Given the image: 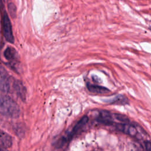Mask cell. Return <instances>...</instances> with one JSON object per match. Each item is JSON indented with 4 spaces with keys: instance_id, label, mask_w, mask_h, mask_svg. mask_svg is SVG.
Masks as SVG:
<instances>
[{
    "instance_id": "6da1fadb",
    "label": "cell",
    "mask_w": 151,
    "mask_h": 151,
    "mask_svg": "<svg viewBox=\"0 0 151 151\" xmlns=\"http://www.w3.org/2000/svg\"><path fill=\"white\" fill-rule=\"evenodd\" d=\"M0 113L9 117H17L20 110L17 103L7 95H0Z\"/></svg>"
},
{
    "instance_id": "7a4b0ae2",
    "label": "cell",
    "mask_w": 151,
    "mask_h": 151,
    "mask_svg": "<svg viewBox=\"0 0 151 151\" xmlns=\"http://www.w3.org/2000/svg\"><path fill=\"white\" fill-rule=\"evenodd\" d=\"M2 28L4 35L5 39L8 42L13 43L14 41V38L12 34V26L9 17L5 12H4L2 17Z\"/></svg>"
},
{
    "instance_id": "3957f363",
    "label": "cell",
    "mask_w": 151,
    "mask_h": 151,
    "mask_svg": "<svg viewBox=\"0 0 151 151\" xmlns=\"http://www.w3.org/2000/svg\"><path fill=\"white\" fill-rule=\"evenodd\" d=\"M116 129L123 132L132 137H135L138 134L137 127L129 123H114L113 125Z\"/></svg>"
},
{
    "instance_id": "277c9868",
    "label": "cell",
    "mask_w": 151,
    "mask_h": 151,
    "mask_svg": "<svg viewBox=\"0 0 151 151\" xmlns=\"http://www.w3.org/2000/svg\"><path fill=\"white\" fill-rule=\"evenodd\" d=\"M96 120L99 123L107 126H113L115 123L113 117V113L107 110L99 111Z\"/></svg>"
},
{
    "instance_id": "5b68a950",
    "label": "cell",
    "mask_w": 151,
    "mask_h": 151,
    "mask_svg": "<svg viewBox=\"0 0 151 151\" xmlns=\"http://www.w3.org/2000/svg\"><path fill=\"white\" fill-rule=\"evenodd\" d=\"M10 88V79L8 74L4 68L0 66V90L8 92Z\"/></svg>"
},
{
    "instance_id": "8992f818",
    "label": "cell",
    "mask_w": 151,
    "mask_h": 151,
    "mask_svg": "<svg viewBox=\"0 0 151 151\" xmlns=\"http://www.w3.org/2000/svg\"><path fill=\"white\" fill-rule=\"evenodd\" d=\"M4 56L12 65L15 66L16 63L18 61V53L13 47H9L6 48L4 51Z\"/></svg>"
},
{
    "instance_id": "52a82bcc",
    "label": "cell",
    "mask_w": 151,
    "mask_h": 151,
    "mask_svg": "<svg viewBox=\"0 0 151 151\" xmlns=\"http://www.w3.org/2000/svg\"><path fill=\"white\" fill-rule=\"evenodd\" d=\"M88 117L87 116H84L83 117H82L73 127L71 133H70L67 135V139L71 137L74 134L77 133L79 130H80L88 123Z\"/></svg>"
},
{
    "instance_id": "ba28073f",
    "label": "cell",
    "mask_w": 151,
    "mask_h": 151,
    "mask_svg": "<svg viewBox=\"0 0 151 151\" xmlns=\"http://www.w3.org/2000/svg\"><path fill=\"white\" fill-rule=\"evenodd\" d=\"M12 140L8 133L0 130V147L6 149L11 146Z\"/></svg>"
},
{
    "instance_id": "9c48e42d",
    "label": "cell",
    "mask_w": 151,
    "mask_h": 151,
    "mask_svg": "<svg viewBox=\"0 0 151 151\" xmlns=\"http://www.w3.org/2000/svg\"><path fill=\"white\" fill-rule=\"evenodd\" d=\"M14 88L18 96L22 100H25L27 90L22 83L19 80H15L14 83Z\"/></svg>"
},
{
    "instance_id": "30bf717a",
    "label": "cell",
    "mask_w": 151,
    "mask_h": 151,
    "mask_svg": "<svg viewBox=\"0 0 151 151\" xmlns=\"http://www.w3.org/2000/svg\"><path fill=\"white\" fill-rule=\"evenodd\" d=\"M87 87L89 91L96 94H105L110 92V90L103 86L91 84L89 83L87 84Z\"/></svg>"
},
{
    "instance_id": "8fae6325",
    "label": "cell",
    "mask_w": 151,
    "mask_h": 151,
    "mask_svg": "<svg viewBox=\"0 0 151 151\" xmlns=\"http://www.w3.org/2000/svg\"><path fill=\"white\" fill-rule=\"evenodd\" d=\"M111 104H126L128 103V100L127 99L123 96V95H118L114 99H113L111 100H110L109 101Z\"/></svg>"
},
{
    "instance_id": "7c38bea8",
    "label": "cell",
    "mask_w": 151,
    "mask_h": 151,
    "mask_svg": "<svg viewBox=\"0 0 151 151\" xmlns=\"http://www.w3.org/2000/svg\"><path fill=\"white\" fill-rule=\"evenodd\" d=\"M8 9H9V12L11 15L12 17H14V15L16 14V8L15 5L13 4H10L8 5Z\"/></svg>"
},
{
    "instance_id": "4fadbf2b",
    "label": "cell",
    "mask_w": 151,
    "mask_h": 151,
    "mask_svg": "<svg viewBox=\"0 0 151 151\" xmlns=\"http://www.w3.org/2000/svg\"><path fill=\"white\" fill-rule=\"evenodd\" d=\"M146 151H151V142L147 141L145 142Z\"/></svg>"
},
{
    "instance_id": "5bb4252c",
    "label": "cell",
    "mask_w": 151,
    "mask_h": 151,
    "mask_svg": "<svg viewBox=\"0 0 151 151\" xmlns=\"http://www.w3.org/2000/svg\"><path fill=\"white\" fill-rule=\"evenodd\" d=\"M0 151H8V150L6 149H5V148L0 147Z\"/></svg>"
}]
</instances>
